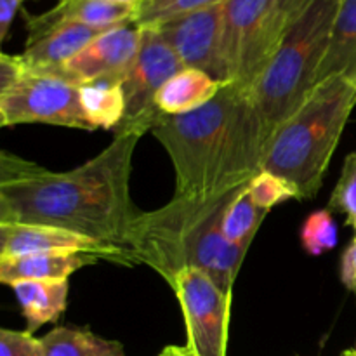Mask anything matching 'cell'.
Wrapping results in <instances>:
<instances>
[{"label":"cell","instance_id":"1","mask_svg":"<svg viewBox=\"0 0 356 356\" xmlns=\"http://www.w3.org/2000/svg\"><path fill=\"white\" fill-rule=\"evenodd\" d=\"M141 127L115 132L103 152L75 169L54 172L10 152L0 153V222L70 229L120 245L139 209L131 198L132 156Z\"/></svg>","mask_w":356,"mask_h":356},{"label":"cell","instance_id":"2","mask_svg":"<svg viewBox=\"0 0 356 356\" xmlns=\"http://www.w3.org/2000/svg\"><path fill=\"white\" fill-rule=\"evenodd\" d=\"M176 174V197L205 198L249 184L263 170L268 141L249 90L225 83L198 110L163 115L149 131Z\"/></svg>","mask_w":356,"mask_h":356},{"label":"cell","instance_id":"3","mask_svg":"<svg viewBox=\"0 0 356 356\" xmlns=\"http://www.w3.org/2000/svg\"><path fill=\"white\" fill-rule=\"evenodd\" d=\"M245 186L205 198L174 195L163 207L139 212L125 238L129 263L152 268L169 285L184 268H198L232 296L249 249L225 238L222 218Z\"/></svg>","mask_w":356,"mask_h":356},{"label":"cell","instance_id":"4","mask_svg":"<svg viewBox=\"0 0 356 356\" xmlns=\"http://www.w3.org/2000/svg\"><path fill=\"white\" fill-rule=\"evenodd\" d=\"M355 106L356 82L346 75L322 80L305 104L275 131L263 170L289 181L299 200L315 198Z\"/></svg>","mask_w":356,"mask_h":356},{"label":"cell","instance_id":"5","mask_svg":"<svg viewBox=\"0 0 356 356\" xmlns=\"http://www.w3.org/2000/svg\"><path fill=\"white\" fill-rule=\"evenodd\" d=\"M341 0H313L285 30L266 70L249 90L266 141L318 86Z\"/></svg>","mask_w":356,"mask_h":356},{"label":"cell","instance_id":"6","mask_svg":"<svg viewBox=\"0 0 356 356\" xmlns=\"http://www.w3.org/2000/svg\"><path fill=\"white\" fill-rule=\"evenodd\" d=\"M277 44L271 35V0H226L221 56L228 83L250 90L266 70Z\"/></svg>","mask_w":356,"mask_h":356},{"label":"cell","instance_id":"7","mask_svg":"<svg viewBox=\"0 0 356 356\" xmlns=\"http://www.w3.org/2000/svg\"><path fill=\"white\" fill-rule=\"evenodd\" d=\"M47 124L92 131L80 104V87L52 75L26 73L0 90V125Z\"/></svg>","mask_w":356,"mask_h":356},{"label":"cell","instance_id":"8","mask_svg":"<svg viewBox=\"0 0 356 356\" xmlns=\"http://www.w3.org/2000/svg\"><path fill=\"white\" fill-rule=\"evenodd\" d=\"M170 289L184 316L188 344L197 356H226L232 296L198 268H184Z\"/></svg>","mask_w":356,"mask_h":356},{"label":"cell","instance_id":"9","mask_svg":"<svg viewBox=\"0 0 356 356\" xmlns=\"http://www.w3.org/2000/svg\"><path fill=\"white\" fill-rule=\"evenodd\" d=\"M184 70L169 44L155 26H141L138 54L122 79L125 96V120L122 129L141 127L146 132L162 118L155 97L163 83ZM117 131V132H118Z\"/></svg>","mask_w":356,"mask_h":356},{"label":"cell","instance_id":"10","mask_svg":"<svg viewBox=\"0 0 356 356\" xmlns=\"http://www.w3.org/2000/svg\"><path fill=\"white\" fill-rule=\"evenodd\" d=\"M222 3L191 10L156 24L163 40L172 47L184 68L202 70L222 83H228L221 56Z\"/></svg>","mask_w":356,"mask_h":356},{"label":"cell","instance_id":"11","mask_svg":"<svg viewBox=\"0 0 356 356\" xmlns=\"http://www.w3.org/2000/svg\"><path fill=\"white\" fill-rule=\"evenodd\" d=\"M37 252L92 254L111 263L131 264L127 250L120 245L99 242L58 226L0 222V257H16Z\"/></svg>","mask_w":356,"mask_h":356},{"label":"cell","instance_id":"12","mask_svg":"<svg viewBox=\"0 0 356 356\" xmlns=\"http://www.w3.org/2000/svg\"><path fill=\"white\" fill-rule=\"evenodd\" d=\"M139 42L141 26L136 21L110 28L66 63L58 76L76 86L103 79L122 80L138 54Z\"/></svg>","mask_w":356,"mask_h":356},{"label":"cell","instance_id":"13","mask_svg":"<svg viewBox=\"0 0 356 356\" xmlns=\"http://www.w3.org/2000/svg\"><path fill=\"white\" fill-rule=\"evenodd\" d=\"M138 7L113 0H59L52 9L26 16V40L40 37L61 24L79 23L96 28H113L136 21Z\"/></svg>","mask_w":356,"mask_h":356},{"label":"cell","instance_id":"14","mask_svg":"<svg viewBox=\"0 0 356 356\" xmlns=\"http://www.w3.org/2000/svg\"><path fill=\"white\" fill-rule=\"evenodd\" d=\"M110 28H96L87 24L70 23L45 31L33 40H26L21 59L33 73L58 76L63 66L83 51L94 38Z\"/></svg>","mask_w":356,"mask_h":356},{"label":"cell","instance_id":"15","mask_svg":"<svg viewBox=\"0 0 356 356\" xmlns=\"http://www.w3.org/2000/svg\"><path fill=\"white\" fill-rule=\"evenodd\" d=\"M97 261V256L80 252H37L0 257V282L10 287L23 280H70L73 273Z\"/></svg>","mask_w":356,"mask_h":356},{"label":"cell","instance_id":"16","mask_svg":"<svg viewBox=\"0 0 356 356\" xmlns=\"http://www.w3.org/2000/svg\"><path fill=\"white\" fill-rule=\"evenodd\" d=\"M28 332H37L45 323L56 322L68 305L70 280H23L10 285Z\"/></svg>","mask_w":356,"mask_h":356},{"label":"cell","instance_id":"17","mask_svg":"<svg viewBox=\"0 0 356 356\" xmlns=\"http://www.w3.org/2000/svg\"><path fill=\"white\" fill-rule=\"evenodd\" d=\"M222 86L225 83L202 70L184 68L163 83L155 97V106L162 117L190 113L214 99Z\"/></svg>","mask_w":356,"mask_h":356},{"label":"cell","instance_id":"18","mask_svg":"<svg viewBox=\"0 0 356 356\" xmlns=\"http://www.w3.org/2000/svg\"><path fill=\"white\" fill-rule=\"evenodd\" d=\"M334 75L356 82V0H341L318 83Z\"/></svg>","mask_w":356,"mask_h":356},{"label":"cell","instance_id":"19","mask_svg":"<svg viewBox=\"0 0 356 356\" xmlns=\"http://www.w3.org/2000/svg\"><path fill=\"white\" fill-rule=\"evenodd\" d=\"M79 87L80 104L90 129L117 132L125 120V96L122 80H94Z\"/></svg>","mask_w":356,"mask_h":356},{"label":"cell","instance_id":"20","mask_svg":"<svg viewBox=\"0 0 356 356\" xmlns=\"http://www.w3.org/2000/svg\"><path fill=\"white\" fill-rule=\"evenodd\" d=\"M44 356H125L122 343L96 336L89 327H56L42 337Z\"/></svg>","mask_w":356,"mask_h":356},{"label":"cell","instance_id":"21","mask_svg":"<svg viewBox=\"0 0 356 356\" xmlns=\"http://www.w3.org/2000/svg\"><path fill=\"white\" fill-rule=\"evenodd\" d=\"M249 186V184H247ZM247 186L236 195L222 218V235L229 243L250 249L257 229L270 212L257 207L250 198Z\"/></svg>","mask_w":356,"mask_h":356},{"label":"cell","instance_id":"22","mask_svg":"<svg viewBox=\"0 0 356 356\" xmlns=\"http://www.w3.org/2000/svg\"><path fill=\"white\" fill-rule=\"evenodd\" d=\"M301 243L309 256H322L337 245V225L329 209L312 212L305 219Z\"/></svg>","mask_w":356,"mask_h":356},{"label":"cell","instance_id":"23","mask_svg":"<svg viewBox=\"0 0 356 356\" xmlns=\"http://www.w3.org/2000/svg\"><path fill=\"white\" fill-rule=\"evenodd\" d=\"M226 0H143L138 7L136 23L139 26H156L170 17L219 6Z\"/></svg>","mask_w":356,"mask_h":356},{"label":"cell","instance_id":"24","mask_svg":"<svg viewBox=\"0 0 356 356\" xmlns=\"http://www.w3.org/2000/svg\"><path fill=\"white\" fill-rule=\"evenodd\" d=\"M250 198L254 204L263 211L270 212L271 209L277 207L278 204L285 200H299V193L289 181L284 177L277 176L268 170H261L256 177L247 186Z\"/></svg>","mask_w":356,"mask_h":356},{"label":"cell","instance_id":"25","mask_svg":"<svg viewBox=\"0 0 356 356\" xmlns=\"http://www.w3.org/2000/svg\"><path fill=\"white\" fill-rule=\"evenodd\" d=\"M327 209L330 212L343 214L348 225L356 232V149L344 159L343 170L330 195Z\"/></svg>","mask_w":356,"mask_h":356},{"label":"cell","instance_id":"26","mask_svg":"<svg viewBox=\"0 0 356 356\" xmlns=\"http://www.w3.org/2000/svg\"><path fill=\"white\" fill-rule=\"evenodd\" d=\"M0 356H44L42 339L28 330H0Z\"/></svg>","mask_w":356,"mask_h":356},{"label":"cell","instance_id":"27","mask_svg":"<svg viewBox=\"0 0 356 356\" xmlns=\"http://www.w3.org/2000/svg\"><path fill=\"white\" fill-rule=\"evenodd\" d=\"M313 0H271V35L278 45L282 35Z\"/></svg>","mask_w":356,"mask_h":356},{"label":"cell","instance_id":"28","mask_svg":"<svg viewBox=\"0 0 356 356\" xmlns=\"http://www.w3.org/2000/svg\"><path fill=\"white\" fill-rule=\"evenodd\" d=\"M341 282L348 291L356 296V232L341 257Z\"/></svg>","mask_w":356,"mask_h":356},{"label":"cell","instance_id":"29","mask_svg":"<svg viewBox=\"0 0 356 356\" xmlns=\"http://www.w3.org/2000/svg\"><path fill=\"white\" fill-rule=\"evenodd\" d=\"M24 0H0V42H6L10 24L19 13Z\"/></svg>","mask_w":356,"mask_h":356},{"label":"cell","instance_id":"30","mask_svg":"<svg viewBox=\"0 0 356 356\" xmlns=\"http://www.w3.org/2000/svg\"><path fill=\"white\" fill-rule=\"evenodd\" d=\"M160 356H197L188 346H167Z\"/></svg>","mask_w":356,"mask_h":356},{"label":"cell","instance_id":"31","mask_svg":"<svg viewBox=\"0 0 356 356\" xmlns=\"http://www.w3.org/2000/svg\"><path fill=\"white\" fill-rule=\"evenodd\" d=\"M113 2H120V3H127V6L139 7V6H141L143 0H113Z\"/></svg>","mask_w":356,"mask_h":356},{"label":"cell","instance_id":"32","mask_svg":"<svg viewBox=\"0 0 356 356\" xmlns=\"http://www.w3.org/2000/svg\"><path fill=\"white\" fill-rule=\"evenodd\" d=\"M341 355H343V356H356L353 350H346V351H343V353H341Z\"/></svg>","mask_w":356,"mask_h":356},{"label":"cell","instance_id":"33","mask_svg":"<svg viewBox=\"0 0 356 356\" xmlns=\"http://www.w3.org/2000/svg\"><path fill=\"white\" fill-rule=\"evenodd\" d=\"M353 351H355V355H356V348H355V350H353Z\"/></svg>","mask_w":356,"mask_h":356},{"label":"cell","instance_id":"34","mask_svg":"<svg viewBox=\"0 0 356 356\" xmlns=\"http://www.w3.org/2000/svg\"><path fill=\"white\" fill-rule=\"evenodd\" d=\"M341 356H343V355H341Z\"/></svg>","mask_w":356,"mask_h":356}]
</instances>
